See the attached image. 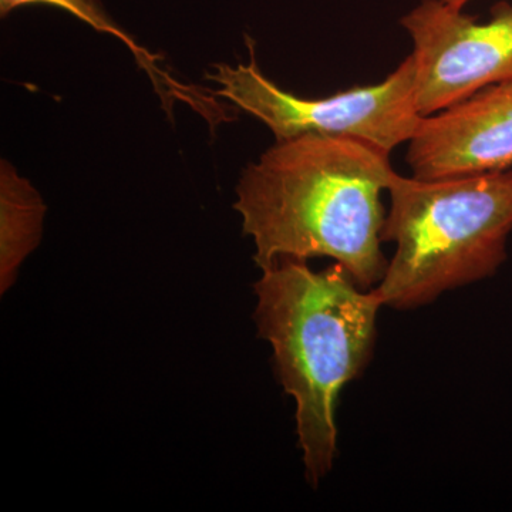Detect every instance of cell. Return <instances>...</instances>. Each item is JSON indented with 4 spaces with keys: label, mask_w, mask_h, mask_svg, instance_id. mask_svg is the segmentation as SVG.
Listing matches in <instances>:
<instances>
[{
    "label": "cell",
    "mask_w": 512,
    "mask_h": 512,
    "mask_svg": "<svg viewBox=\"0 0 512 512\" xmlns=\"http://www.w3.org/2000/svg\"><path fill=\"white\" fill-rule=\"evenodd\" d=\"M394 174L389 153L346 137L276 141L249 164L234 208L254 239L261 271L282 258L328 256L362 289L382 281L380 194Z\"/></svg>",
    "instance_id": "obj_1"
},
{
    "label": "cell",
    "mask_w": 512,
    "mask_h": 512,
    "mask_svg": "<svg viewBox=\"0 0 512 512\" xmlns=\"http://www.w3.org/2000/svg\"><path fill=\"white\" fill-rule=\"evenodd\" d=\"M255 293L258 336L274 348L279 380L295 399L306 478L316 487L338 451L339 394L372 359L384 303L339 264L313 272L293 258L264 269Z\"/></svg>",
    "instance_id": "obj_2"
},
{
    "label": "cell",
    "mask_w": 512,
    "mask_h": 512,
    "mask_svg": "<svg viewBox=\"0 0 512 512\" xmlns=\"http://www.w3.org/2000/svg\"><path fill=\"white\" fill-rule=\"evenodd\" d=\"M387 191L382 242L396 252L375 288L384 306L429 305L490 278L507 259L512 170L433 181L396 173Z\"/></svg>",
    "instance_id": "obj_3"
},
{
    "label": "cell",
    "mask_w": 512,
    "mask_h": 512,
    "mask_svg": "<svg viewBox=\"0 0 512 512\" xmlns=\"http://www.w3.org/2000/svg\"><path fill=\"white\" fill-rule=\"evenodd\" d=\"M214 64L207 79L220 84L215 92L238 109L261 120L276 141L302 136L346 137L390 151L409 143L421 120L416 100L413 57L404 59L386 80L355 87L326 99H302L266 79L256 64Z\"/></svg>",
    "instance_id": "obj_4"
},
{
    "label": "cell",
    "mask_w": 512,
    "mask_h": 512,
    "mask_svg": "<svg viewBox=\"0 0 512 512\" xmlns=\"http://www.w3.org/2000/svg\"><path fill=\"white\" fill-rule=\"evenodd\" d=\"M402 26L413 40L421 116L512 80V3L495 6L493 18L480 23L443 0H421Z\"/></svg>",
    "instance_id": "obj_5"
},
{
    "label": "cell",
    "mask_w": 512,
    "mask_h": 512,
    "mask_svg": "<svg viewBox=\"0 0 512 512\" xmlns=\"http://www.w3.org/2000/svg\"><path fill=\"white\" fill-rule=\"evenodd\" d=\"M406 160L413 177L426 181L510 170L512 80L421 117Z\"/></svg>",
    "instance_id": "obj_6"
},
{
    "label": "cell",
    "mask_w": 512,
    "mask_h": 512,
    "mask_svg": "<svg viewBox=\"0 0 512 512\" xmlns=\"http://www.w3.org/2000/svg\"><path fill=\"white\" fill-rule=\"evenodd\" d=\"M46 207L39 192L9 161L0 164V291L15 284L26 256L42 238Z\"/></svg>",
    "instance_id": "obj_7"
},
{
    "label": "cell",
    "mask_w": 512,
    "mask_h": 512,
    "mask_svg": "<svg viewBox=\"0 0 512 512\" xmlns=\"http://www.w3.org/2000/svg\"><path fill=\"white\" fill-rule=\"evenodd\" d=\"M32 5H47L66 10L70 15L76 16L77 19L83 20L84 23L92 26L97 32L109 33V35L123 40L133 50L141 66L150 70L151 76L154 77L153 70L154 72H160L153 64V57L148 55L146 50L140 49L134 43V40L123 32V29L110 18L109 13L104 10L99 0H0V15L5 18L15 9Z\"/></svg>",
    "instance_id": "obj_8"
},
{
    "label": "cell",
    "mask_w": 512,
    "mask_h": 512,
    "mask_svg": "<svg viewBox=\"0 0 512 512\" xmlns=\"http://www.w3.org/2000/svg\"><path fill=\"white\" fill-rule=\"evenodd\" d=\"M443 2H446L451 8L464 9L471 0H443Z\"/></svg>",
    "instance_id": "obj_9"
}]
</instances>
